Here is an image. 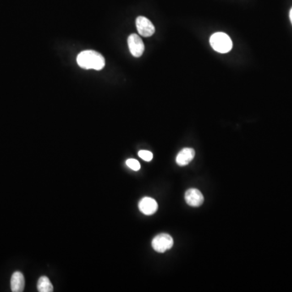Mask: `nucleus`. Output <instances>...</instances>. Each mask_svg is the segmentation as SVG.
<instances>
[{
	"mask_svg": "<svg viewBox=\"0 0 292 292\" xmlns=\"http://www.w3.org/2000/svg\"><path fill=\"white\" fill-rule=\"evenodd\" d=\"M138 155L140 158L145 160L146 162H150L153 159V154L148 150H140L138 153Z\"/></svg>",
	"mask_w": 292,
	"mask_h": 292,
	"instance_id": "f8f14e48",
	"label": "nucleus"
},
{
	"mask_svg": "<svg viewBox=\"0 0 292 292\" xmlns=\"http://www.w3.org/2000/svg\"><path fill=\"white\" fill-rule=\"evenodd\" d=\"M210 45L218 53H228L232 49V39L224 33H216L210 37Z\"/></svg>",
	"mask_w": 292,
	"mask_h": 292,
	"instance_id": "f03ea898",
	"label": "nucleus"
},
{
	"mask_svg": "<svg viewBox=\"0 0 292 292\" xmlns=\"http://www.w3.org/2000/svg\"><path fill=\"white\" fill-rule=\"evenodd\" d=\"M157 203L151 197H144L139 202L140 212L145 215H152L157 210Z\"/></svg>",
	"mask_w": 292,
	"mask_h": 292,
	"instance_id": "0eeeda50",
	"label": "nucleus"
},
{
	"mask_svg": "<svg viewBox=\"0 0 292 292\" xmlns=\"http://www.w3.org/2000/svg\"><path fill=\"white\" fill-rule=\"evenodd\" d=\"M38 291L39 292H53V285L51 281L46 276H42L39 278L38 282Z\"/></svg>",
	"mask_w": 292,
	"mask_h": 292,
	"instance_id": "9d476101",
	"label": "nucleus"
},
{
	"mask_svg": "<svg viewBox=\"0 0 292 292\" xmlns=\"http://www.w3.org/2000/svg\"><path fill=\"white\" fill-rule=\"evenodd\" d=\"M126 164L128 166L130 169L133 171H136L137 172L140 169V162H138L137 160L133 159V158H130L126 161Z\"/></svg>",
	"mask_w": 292,
	"mask_h": 292,
	"instance_id": "9b49d317",
	"label": "nucleus"
},
{
	"mask_svg": "<svg viewBox=\"0 0 292 292\" xmlns=\"http://www.w3.org/2000/svg\"><path fill=\"white\" fill-rule=\"evenodd\" d=\"M11 288H12V292H21L24 291V275L19 271L15 272L12 274L11 278Z\"/></svg>",
	"mask_w": 292,
	"mask_h": 292,
	"instance_id": "1a4fd4ad",
	"label": "nucleus"
},
{
	"mask_svg": "<svg viewBox=\"0 0 292 292\" xmlns=\"http://www.w3.org/2000/svg\"><path fill=\"white\" fill-rule=\"evenodd\" d=\"M187 204L193 207H199L204 202V196L198 189H190L185 194Z\"/></svg>",
	"mask_w": 292,
	"mask_h": 292,
	"instance_id": "423d86ee",
	"label": "nucleus"
},
{
	"mask_svg": "<svg viewBox=\"0 0 292 292\" xmlns=\"http://www.w3.org/2000/svg\"><path fill=\"white\" fill-rule=\"evenodd\" d=\"M128 47L131 54L134 57H140L145 51V45L137 34H131L128 39Z\"/></svg>",
	"mask_w": 292,
	"mask_h": 292,
	"instance_id": "20e7f679",
	"label": "nucleus"
},
{
	"mask_svg": "<svg viewBox=\"0 0 292 292\" xmlns=\"http://www.w3.org/2000/svg\"><path fill=\"white\" fill-rule=\"evenodd\" d=\"M290 19H291V21H292V10H291V12H290Z\"/></svg>",
	"mask_w": 292,
	"mask_h": 292,
	"instance_id": "ddd939ff",
	"label": "nucleus"
},
{
	"mask_svg": "<svg viewBox=\"0 0 292 292\" xmlns=\"http://www.w3.org/2000/svg\"><path fill=\"white\" fill-rule=\"evenodd\" d=\"M138 33L143 37L152 36L155 34V27L150 19L145 17H138L136 20Z\"/></svg>",
	"mask_w": 292,
	"mask_h": 292,
	"instance_id": "39448f33",
	"label": "nucleus"
},
{
	"mask_svg": "<svg viewBox=\"0 0 292 292\" xmlns=\"http://www.w3.org/2000/svg\"><path fill=\"white\" fill-rule=\"evenodd\" d=\"M174 245V240L168 234H160L155 237L152 241L153 249L157 253H165L172 249Z\"/></svg>",
	"mask_w": 292,
	"mask_h": 292,
	"instance_id": "7ed1b4c3",
	"label": "nucleus"
},
{
	"mask_svg": "<svg viewBox=\"0 0 292 292\" xmlns=\"http://www.w3.org/2000/svg\"><path fill=\"white\" fill-rule=\"evenodd\" d=\"M195 157V150L192 148H184L181 151H179L176 157V163L184 167L189 164Z\"/></svg>",
	"mask_w": 292,
	"mask_h": 292,
	"instance_id": "6e6552de",
	"label": "nucleus"
},
{
	"mask_svg": "<svg viewBox=\"0 0 292 292\" xmlns=\"http://www.w3.org/2000/svg\"><path fill=\"white\" fill-rule=\"evenodd\" d=\"M77 62L80 68L85 69L101 70L105 67V58L101 54L95 51L80 52L77 58Z\"/></svg>",
	"mask_w": 292,
	"mask_h": 292,
	"instance_id": "f257e3e1",
	"label": "nucleus"
}]
</instances>
